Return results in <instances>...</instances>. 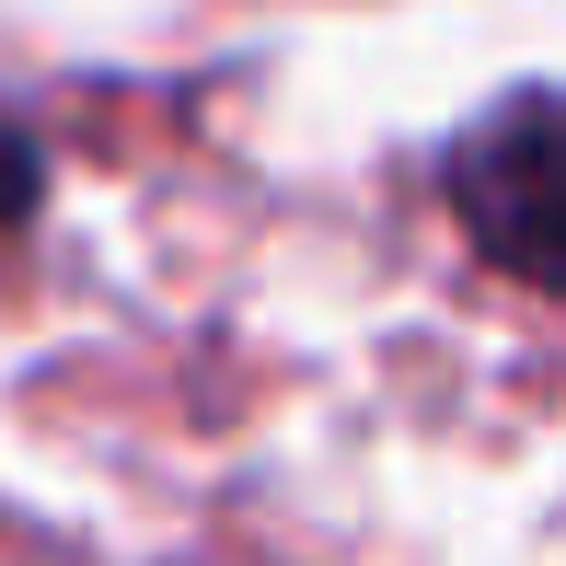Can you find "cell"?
<instances>
[{
	"mask_svg": "<svg viewBox=\"0 0 566 566\" xmlns=\"http://www.w3.org/2000/svg\"><path fill=\"white\" fill-rule=\"evenodd\" d=\"M451 220L485 266L566 301V93H509L451 139Z\"/></svg>",
	"mask_w": 566,
	"mask_h": 566,
	"instance_id": "6da1fadb",
	"label": "cell"
},
{
	"mask_svg": "<svg viewBox=\"0 0 566 566\" xmlns=\"http://www.w3.org/2000/svg\"><path fill=\"white\" fill-rule=\"evenodd\" d=\"M35 186H46V150H35V127H23L12 105H0V231H12L23 209H35Z\"/></svg>",
	"mask_w": 566,
	"mask_h": 566,
	"instance_id": "7a4b0ae2",
	"label": "cell"
}]
</instances>
